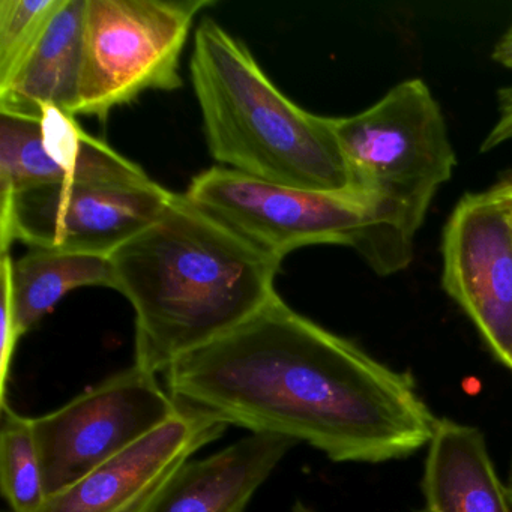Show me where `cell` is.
Listing matches in <instances>:
<instances>
[{
    "label": "cell",
    "instance_id": "obj_1",
    "mask_svg": "<svg viewBox=\"0 0 512 512\" xmlns=\"http://www.w3.org/2000/svg\"><path fill=\"white\" fill-rule=\"evenodd\" d=\"M179 404L253 434L308 443L335 463L403 460L437 419L409 371H398L296 313L280 296L166 371Z\"/></svg>",
    "mask_w": 512,
    "mask_h": 512
},
{
    "label": "cell",
    "instance_id": "obj_2",
    "mask_svg": "<svg viewBox=\"0 0 512 512\" xmlns=\"http://www.w3.org/2000/svg\"><path fill=\"white\" fill-rule=\"evenodd\" d=\"M115 290L136 313L137 367L164 373L278 295L281 260L173 194L160 217L110 254Z\"/></svg>",
    "mask_w": 512,
    "mask_h": 512
},
{
    "label": "cell",
    "instance_id": "obj_3",
    "mask_svg": "<svg viewBox=\"0 0 512 512\" xmlns=\"http://www.w3.org/2000/svg\"><path fill=\"white\" fill-rule=\"evenodd\" d=\"M190 74L215 161L284 187L350 190L332 118L296 106L248 47L211 17L194 34Z\"/></svg>",
    "mask_w": 512,
    "mask_h": 512
},
{
    "label": "cell",
    "instance_id": "obj_4",
    "mask_svg": "<svg viewBox=\"0 0 512 512\" xmlns=\"http://www.w3.org/2000/svg\"><path fill=\"white\" fill-rule=\"evenodd\" d=\"M332 127L350 191L373 205L409 268L431 202L457 166L439 103L424 80L410 79L361 113L332 118Z\"/></svg>",
    "mask_w": 512,
    "mask_h": 512
},
{
    "label": "cell",
    "instance_id": "obj_5",
    "mask_svg": "<svg viewBox=\"0 0 512 512\" xmlns=\"http://www.w3.org/2000/svg\"><path fill=\"white\" fill-rule=\"evenodd\" d=\"M185 196L281 262L298 248L329 244L353 248L380 277L406 269L373 205L350 190H298L212 167L191 181Z\"/></svg>",
    "mask_w": 512,
    "mask_h": 512
},
{
    "label": "cell",
    "instance_id": "obj_6",
    "mask_svg": "<svg viewBox=\"0 0 512 512\" xmlns=\"http://www.w3.org/2000/svg\"><path fill=\"white\" fill-rule=\"evenodd\" d=\"M212 0H86L76 116L106 122L143 92L182 88L181 58Z\"/></svg>",
    "mask_w": 512,
    "mask_h": 512
},
{
    "label": "cell",
    "instance_id": "obj_7",
    "mask_svg": "<svg viewBox=\"0 0 512 512\" xmlns=\"http://www.w3.org/2000/svg\"><path fill=\"white\" fill-rule=\"evenodd\" d=\"M181 409L157 374L134 364L61 409L32 418L47 496L67 490L163 427Z\"/></svg>",
    "mask_w": 512,
    "mask_h": 512
},
{
    "label": "cell",
    "instance_id": "obj_8",
    "mask_svg": "<svg viewBox=\"0 0 512 512\" xmlns=\"http://www.w3.org/2000/svg\"><path fill=\"white\" fill-rule=\"evenodd\" d=\"M148 185L53 184L0 200V247L107 256L151 226L173 197Z\"/></svg>",
    "mask_w": 512,
    "mask_h": 512
},
{
    "label": "cell",
    "instance_id": "obj_9",
    "mask_svg": "<svg viewBox=\"0 0 512 512\" xmlns=\"http://www.w3.org/2000/svg\"><path fill=\"white\" fill-rule=\"evenodd\" d=\"M442 284L512 373V209L494 185L461 197L442 236Z\"/></svg>",
    "mask_w": 512,
    "mask_h": 512
},
{
    "label": "cell",
    "instance_id": "obj_10",
    "mask_svg": "<svg viewBox=\"0 0 512 512\" xmlns=\"http://www.w3.org/2000/svg\"><path fill=\"white\" fill-rule=\"evenodd\" d=\"M148 173L86 133L76 116L46 107L40 119L0 115V200L53 184L148 185Z\"/></svg>",
    "mask_w": 512,
    "mask_h": 512
},
{
    "label": "cell",
    "instance_id": "obj_11",
    "mask_svg": "<svg viewBox=\"0 0 512 512\" xmlns=\"http://www.w3.org/2000/svg\"><path fill=\"white\" fill-rule=\"evenodd\" d=\"M181 406V412L163 427L50 496L38 512H121L229 427L208 413Z\"/></svg>",
    "mask_w": 512,
    "mask_h": 512
},
{
    "label": "cell",
    "instance_id": "obj_12",
    "mask_svg": "<svg viewBox=\"0 0 512 512\" xmlns=\"http://www.w3.org/2000/svg\"><path fill=\"white\" fill-rule=\"evenodd\" d=\"M86 0H61L46 28L0 79V115L40 119L46 107L76 116Z\"/></svg>",
    "mask_w": 512,
    "mask_h": 512
},
{
    "label": "cell",
    "instance_id": "obj_13",
    "mask_svg": "<svg viewBox=\"0 0 512 512\" xmlns=\"http://www.w3.org/2000/svg\"><path fill=\"white\" fill-rule=\"evenodd\" d=\"M298 443L251 434L217 454L182 464L152 512H245L256 491Z\"/></svg>",
    "mask_w": 512,
    "mask_h": 512
},
{
    "label": "cell",
    "instance_id": "obj_14",
    "mask_svg": "<svg viewBox=\"0 0 512 512\" xmlns=\"http://www.w3.org/2000/svg\"><path fill=\"white\" fill-rule=\"evenodd\" d=\"M421 493L424 512H512L478 427L437 419L427 445Z\"/></svg>",
    "mask_w": 512,
    "mask_h": 512
},
{
    "label": "cell",
    "instance_id": "obj_15",
    "mask_svg": "<svg viewBox=\"0 0 512 512\" xmlns=\"http://www.w3.org/2000/svg\"><path fill=\"white\" fill-rule=\"evenodd\" d=\"M86 286L115 289L107 256L29 250L11 268V296L20 337L31 331L71 290Z\"/></svg>",
    "mask_w": 512,
    "mask_h": 512
},
{
    "label": "cell",
    "instance_id": "obj_16",
    "mask_svg": "<svg viewBox=\"0 0 512 512\" xmlns=\"http://www.w3.org/2000/svg\"><path fill=\"white\" fill-rule=\"evenodd\" d=\"M0 488L11 512H38L47 502L43 464L32 418L0 404Z\"/></svg>",
    "mask_w": 512,
    "mask_h": 512
},
{
    "label": "cell",
    "instance_id": "obj_17",
    "mask_svg": "<svg viewBox=\"0 0 512 512\" xmlns=\"http://www.w3.org/2000/svg\"><path fill=\"white\" fill-rule=\"evenodd\" d=\"M61 0H0V79L34 46Z\"/></svg>",
    "mask_w": 512,
    "mask_h": 512
},
{
    "label": "cell",
    "instance_id": "obj_18",
    "mask_svg": "<svg viewBox=\"0 0 512 512\" xmlns=\"http://www.w3.org/2000/svg\"><path fill=\"white\" fill-rule=\"evenodd\" d=\"M13 257L10 253H2L0 262V275H2V307H0V392H2V403L7 392V383L10 379L11 364H13L14 353L20 334L17 331L16 316H14L13 296H11V268H13Z\"/></svg>",
    "mask_w": 512,
    "mask_h": 512
},
{
    "label": "cell",
    "instance_id": "obj_19",
    "mask_svg": "<svg viewBox=\"0 0 512 512\" xmlns=\"http://www.w3.org/2000/svg\"><path fill=\"white\" fill-rule=\"evenodd\" d=\"M493 61L512 70V23L497 41ZM512 142V85L497 92V119L481 145V152H490L505 143Z\"/></svg>",
    "mask_w": 512,
    "mask_h": 512
},
{
    "label": "cell",
    "instance_id": "obj_20",
    "mask_svg": "<svg viewBox=\"0 0 512 512\" xmlns=\"http://www.w3.org/2000/svg\"><path fill=\"white\" fill-rule=\"evenodd\" d=\"M181 467V466H179ZM170 470L166 475L161 476L157 482L151 485L145 493L140 494L134 502H131L127 508L122 509L121 512H152L154 511L155 505H157L158 500L163 496L164 490H166L167 485H169L170 479L175 475L176 470Z\"/></svg>",
    "mask_w": 512,
    "mask_h": 512
},
{
    "label": "cell",
    "instance_id": "obj_21",
    "mask_svg": "<svg viewBox=\"0 0 512 512\" xmlns=\"http://www.w3.org/2000/svg\"><path fill=\"white\" fill-rule=\"evenodd\" d=\"M496 187L499 188L500 193L508 200L509 206H511L512 209V188H509L508 185L503 184V182H499Z\"/></svg>",
    "mask_w": 512,
    "mask_h": 512
},
{
    "label": "cell",
    "instance_id": "obj_22",
    "mask_svg": "<svg viewBox=\"0 0 512 512\" xmlns=\"http://www.w3.org/2000/svg\"><path fill=\"white\" fill-rule=\"evenodd\" d=\"M292 512H317L316 509L308 506L307 503L301 502V500H296L295 505H293Z\"/></svg>",
    "mask_w": 512,
    "mask_h": 512
},
{
    "label": "cell",
    "instance_id": "obj_23",
    "mask_svg": "<svg viewBox=\"0 0 512 512\" xmlns=\"http://www.w3.org/2000/svg\"><path fill=\"white\" fill-rule=\"evenodd\" d=\"M506 488H508L509 502H511L512 506V457L511 464H509L508 482H506Z\"/></svg>",
    "mask_w": 512,
    "mask_h": 512
},
{
    "label": "cell",
    "instance_id": "obj_24",
    "mask_svg": "<svg viewBox=\"0 0 512 512\" xmlns=\"http://www.w3.org/2000/svg\"><path fill=\"white\" fill-rule=\"evenodd\" d=\"M503 184L508 185L509 188H512V175L509 178L503 179Z\"/></svg>",
    "mask_w": 512,
    "mask_h": 512
},
{
    "label": "cell",
    "instance_id": "obj_25",
    "mask_svg": "<svg viewBox=\"0 0 512 512\" xmlns=\"http://www.w3.org/2000/svg\"><path fill=\"white\" fill-rule=\"evenodd\" d=\"M4 512H11V511H4Z\"/></svg>",
    "mask_w": 512,
    "mask_h": 512
}]
</instances>
